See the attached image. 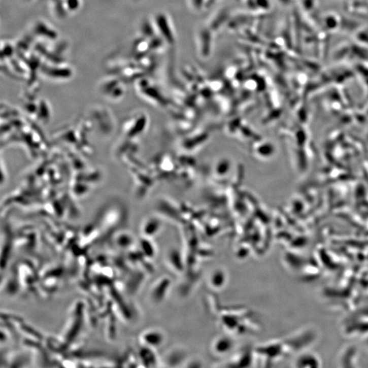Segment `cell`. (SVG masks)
Wrapping results in <instances>:
<instances>
[{"label": "cell", "instance_id": "cell-1", "mask_svg": "<svg viewBox=\"0 0 368 368\" xmlns=\"http://www.w3.org/2000/svg\"><path fill=\"white\" fill-rule=\"evenodd\" d=\"M141 340L147 348L154 349V348L160 347L164 344L165 336L160 330L148 329L141 336Z\"/></svg>", "mask_w": 368, "mask_h": 368}, {"label": "cell", "instance_id": "cell-2", "mask_svg": "<svg viewBox=\"0 0 368 368\" xmlns=\"http://www.w3.org/2000/svg\"><path fill=\"white\" fill-rule=\"evenodd\" d=\"M235 347V342L231 338L223 336L218 337L213 342V351L217 355H223L230 353Z\"/></svg>", "mask_w": 368, "mask_h": 368}, {"label": "cell", "instance_id": "cell-3", "mask_svg": "<svg viewBox=\"0 0 368 368\" xmlns=\"http://www.w3.org/2000/svg\"><path fill=\"white\" fill-rule=\"evenodd\" d=\"M227 280V273L222 268H218L212 271L209 278L211 286L215 289L223 288L226 285Z\"/></svg>", "mask_w": 368, "mask_h": 368}, {"label": "cell", "instance_id": "cell-4", "mask_svg": "<svg viewBox=\"0 0 368 368\" xmlns=\"http://www.w3.org/2000/svg\"><path fill=\"white\" fill-rule=\"evenodd\" d=\"M168 254L169 262L171 265L174 266L177 271H182L180 270L182 269L183 264L180 252L176 250H172L169 252Z\"/></svg>", "mask_w": 368, "mask_h": 368}]
</instances>
